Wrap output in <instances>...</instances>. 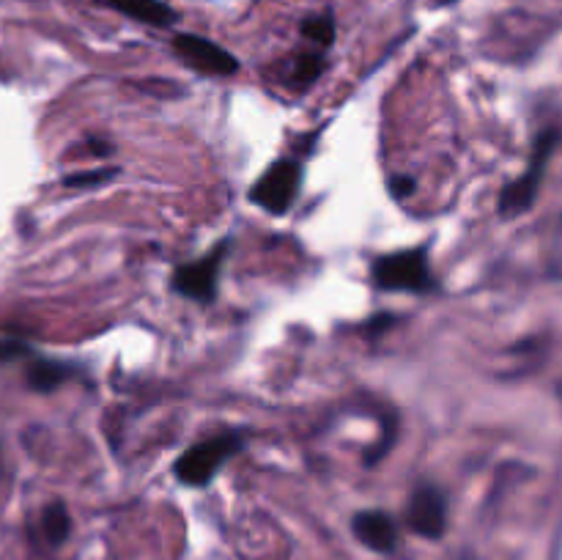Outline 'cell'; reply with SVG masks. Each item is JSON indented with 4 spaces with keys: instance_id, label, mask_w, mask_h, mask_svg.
Returning <instances> with one entry per match:
<instances>
[{
    "instance_id": "obj_15",
    "label": "cell",
    "mask_w": 562,
    "mask_h": 560,
    "mask_svg": "<svg viewBox=\"0 0 562 560\" xmlns=\"http://www.w3.org/2000/svg\"><path fill=\"white\" fill-rule=\"evenodd\" d=\"M22 355H27V349L22 344H16V340H0V362L16 360Z\"/></svg>"
},
{
    "instance_id": "obj_3",
    "label": "cell",
    "mask_w": 562,
    "mask_h": 560,
    "mask_svg": "<svg viewBox=\"0 0 562 560\" xmlns=\"http://www.w3.org/2000/svg\"><path fill=\"white\" fill-rule=\"evenodd\" d=\"M241 448V439L236 434L228 437H214L206 443L195 445L176 461V475L187 486H206L214 478V472Z\"/></svg>"
},
{
    "instance_id": "obj_11",
    "label": "cell",
    "mask_w": 562,
    "mask_h": 560,
    "mask_svg": "<svg viewBox=\"0 0 562 560\" xmlns=\"http://www.w3.org/2000/svg\"><path fill=\"white\" fill-rule=\"evenodd\" d=\"M66 377H69V366H64V362H36L31 368V373H27V384L33 390L47 393V390L58 388Z\"/></svg>"
},
{
    "instance_id": "obj_9",
    "label": "cell",
    "mask_w": 562,
    "mask_h": 560,
    "mask_svg": "<svg viewBox=\"0 0 562 560\" xmlns=\"http://www.w3.org/2000/svg\"><path fill=\"white\" fill-rule=\"evenodd\" d=\"M99 3L110 5V9L121 11V14L132 16L137 22H146V25H157V27H168L173 25L176 14L173 9H168L159 0H99Z\"/></svg>"
},
{
    "instance_id": "obj_10",
    "label": "cell",
    "mask_w": 562,
    "mask_h": 560,
    "mask_svg": "<svg viewBox=\"0 0 562 560\" xmlns=\"http://www.w3.org/2000/svg\"><path fill=\"white\" fill-rule=\"evenodd\" d=\"M42 530H44V538H47L49 544H64L66 538H69L71 519H69V511H66L64 503H53L44 508Z\"/></svg>"
},
{
    "instance_id": "obj_1",
    "label": "cell",
    "mask_w": 562,
    "mask_h": 560,
    "mask_svg": "<svg viewBox=\"0 0 562 560\" xmlns=\"http://www.w3.org/2000/svg\"><path fill=\"white\" fill-rule=\"evenodd\" d=\"M558 143V132H543L536 143V152H532L530 165H527L525 173L516 181H510L508 187L499 195V214L503 217H516V214H525L527 209L536 203L538 190H541L543 170H547L549 157H552V148Z\"/></svg>"
},
{
    "instance_id": "obj_6",
    "label": "cell",
    "mask_w": 562,
    "mask_h": 560,
    "mask_svg": "<svg viewBox=\"0 0 562 560\" xmlns=\"http://www.w3.org/2000/svg\"><path fill=\"white\" fill-rule=\"evenodd\" d=\"M228 253V242L214 247L206 258L195 264H187L179 272L173 275V289L179 291L181 296H190V300L198 302H212L214 291H217V272L223 267V258Z\"/></svg>"
},
{
    "instance_id": "obj_13",
    "label": "cell",
    "mask_w": 562,
    "mask_h": 560,
    "mask_svg": "<svg viewBox=\"0 0 562 560\" xmlns=\"http://www.w3.org/2000/svg\"><path fill=\"white\" fill-rule=\"evenodd\" d=\"M324 71V60L318 58V55H305V58L296 60L294 66V80L296 82H305V86H311L313 80H316L318 75Z\"/></svg>"
},
{
    "instance_id": "obj_7",
    "label": "cell",
    "mask_w": 562,
    "mask_h": 560,
    "mask_svg": "<svg viewBox=\"0 0 562 560\" xmlns=\"http://www.w3.org/2000/svg\"><path fill=\"white\" fill-rule=\"evenodd\" d=\"M406 522L423 538H442L448 527V503L437 486H420L409 500Z\"/></svg>"
},
{
    "instance_id": "obj_4",
    "label": "cell",
    "mask_w": 562,
    "mask_h": 560,
    "mask_svg": "<svg viewBox=\"0 0 562 560\" xmlns=\"http://www.w3.org/2000/svg\"><path fill=\"white\" fill-rule=\"evenodd\" d=\"M300 184H302L300 163H294V159H280V163H274L272 168H269L256 184H252L250 198L252 203L263 206L267 212L285 214L291 209V203H294L296 192H300Z\"/></svg>"
},
{
    "instance_id": "obj_18",
    "label": "cell",
    "mask_w": 562,
    "mask_h": 560,
    "mask_svg": "<svg viewBox=\"0 0 562 560\" xmlns=\"http://www.w3.org/2000/svg\"><path fill=\"white\" fill-rule=\"evenodd\" d=\"M560 393H562V390H560Z\"/></svg>"
},
{
    "instance_id": "obj_12",
    "label": "cell",
    "mask_w": 562,
    "mask_h": 560,
    "mask_svg": "<svg viewBox=\"0 0 562 560\" xmlns=\"http://www.w3.org/2000/svg\"><path fill=\"white\" fill-rule=\"evenodd\" d=\"M302 33H305L311 42L322 44V47H329L335 38V22L329 14H322V16H313V20H305L302 22Z\"/></svg>"
},
{
    "instance_id": "obj_8",
    "label": "cell",
    "mask_w": 562,
    "mask_h": 560,
    "mask_svg": "<svg viewBox=\"0 0 562 560\" xmlns=\"http://www.w3.org/2000/svg\"><path fill=\"white\" fill-rule=\"evenodd\" d=\"M351 530L373 552H393L395 541H398L393 516L384 514V511H360L351 519Z\"/></svg>"
},
{
    "instance_id": "obj_14",
    "label": "cell",
    "mask_w": 562,
    "mask_h": 560,
    "mask_svg": "<svg viewBox=\"0 0 562 560\" xmlns=\"http://www.w3.org/2000/svg\"><path fill=\"white\" fill-rule=\"evenodd\" d=\"M113 173L115 170H110V168L97 170V173H77V176H69L64 184L71 187V190H77V187H93V184H102V181H108Z\"/></svg>"
},
{
    "instance_id": "obj_2",
    "label": "cell",
    "mask_w": 562,
    "mask_h": 560,
    "mask_svg": "<svg viewBox=\"0 0 562 560\" xmlns=\"http://www.w3.org/2000/svg\"><path fill=\"white\" fill-rule=\"evenodd\" d=\"M373 280L387 291H431L434 278L426 250H401L373 264Z\"/></svg>"
},
{
    "instance_id": "obj_5",
    "label": "cell",
    "mask_w": 562,
    "mask_h": 560,
    "mask_svg": "<svg viewBox=\"0 0 562 560\" xmlns=\"http://www.w3.org/2000/svg\"><path fill=\"white\" fill-rule=\"evenodd\" d=\"M173 47L187 66L203 71V75L228 77V75H236V71H239V60H236L228 49H223L220 44L209 42V38H203V36L181 33V36H176Z\"/></svg>"
},
{
    "instance_id": "obj_16",
    "label": "cell",
    "mask_w": 562,
    "mask_h": 560,
    "mask_svg": "<svg viewBox=\"0 0 562 560\" xmlns=\"http://www.w3.org/2000/svg\"><path fill=\"white\" fill-rule=\"evenodd\" d=\"M390 190H393L395 198H406L412 190H415V179H406V176H398V179L390 181Z\"/></svg>"
},
{
    "instance_id": "obj_17",
    "label": "cell",
    "mask_w": 562,
    "mask_h": 560,
    "mask_svg": "<svg viewBox=\"0 0 562 560\" xmlns=\"http://www.w3.org/2000/svg\"><path fill=\"white\" fill-rule=\"evenodd\" d=\"M393 322H395L393 313H382V316H373L371 322H368V329H371V335H379V333H384V329H387Z\"/></svg>"
}]
</instances>
